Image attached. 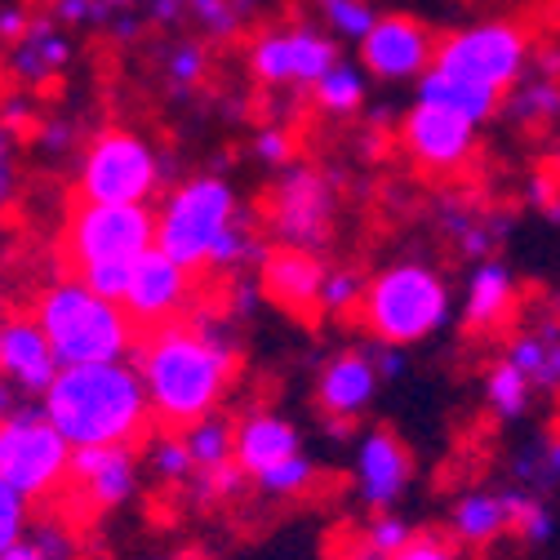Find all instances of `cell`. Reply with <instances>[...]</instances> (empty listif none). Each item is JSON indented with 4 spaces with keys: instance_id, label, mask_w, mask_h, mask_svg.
Masks as SVG:
<instances>
[{
    "instance_id": "6da1fadb",
    "label": "cell",
    "mask_w": 560,
    "mask_h": 560,
    "mask_svg": "<svg viewBox=\"0 0 560 560\" xmlns=\"http://www.w3.org/2000/svg\"><path fill=\"white\" fill-rule=\"evenodd\" d=\"M133 370L143 378L152 418L183 432L196 418L219 413V400L236 374V347L219 325L174 320L143 338Z\"/></svg>"
},
{
    "instance_id": "7a4b0ae2",
    "label": "cell",
    "mask_w": 560,
    "mask_h": 560,
    "mask_svg": "<svg viewBox=\"0 0 560 560\" xmlns=\"http://www.w3.org/2000/svg\"><path fill=\"white\" fill-rule=\"evenodd\" d=\"M40 409L72 450L133 445L152 418L143 378L125 361L58 370V378L40 396Z\"/></svg>"
},
{
    "instance_id": "3957f363",
    "label": "cell",
    "mask_w": 560,
    "mask_h": 560,
    "mask_svg": "<svg viewBox=\"0 0 560 560\" xmlns=\"http://www.w3.org/2000/svg\"><path fill=\"white\" fill-rule=\"evenodd\" d=\"M32 320L49 338L62 370L125 361L133 352V320L125 316V307L94 294L81 276H62L45 285Z\"/></svg>"
},
{
    "instance_id": "277c9868",
    "label": "cell",
    "mask_w": 560,
    "mask_h": 560,
    "mask_svg": "<svg viewBox=\"0 0 560 560\" xmlns=\"http://www.w3.org/2000/svg\"><path fill=\"white\" fill-rule=\"evenodd\" d=\"M156 249V214L148 205H77L67 223V258L85 285L112 303L125 299V285L138 258Z\"/></svg>"
},
{
    "instance_id": "5b68a950",
    "label": "cell",
    "mask_w": 560,
    "mask_h": 560,
    "mask_svg": "<svg viewBox=\"0 0 560 560\" xmlns=\"http://www.w3.org/2000/svg\"><path fill=\"white\" fill-rule=\"evenodd\" d=\"M361 325L392 347H413L436 338L454 316L450 280L432 262H392L365 280L361 294Z\"/></svg>"
},
{
    "instance_id": "8992f818",
    "label": "cell",
    "mask_w": 560,
    "mask_h": 560,
    "mask_svg": "<svg viewBox=\"0 0 560 560\" xmlns=\"http://www.w3.org/2000/svg\"><path fill=\"white\" fill-rule=\"evenodd\" d=\"M245 223L241 196L223 174H196L178 183L156 214V249L187 271H209L219 241Z\"/></svg>"
},
{
    "instance_id": "52a82bcc",
    "label": "cell",
    "mask_w": 560,
    "mask_h": 560,
    "mask_svg": "<svg viewBox=\"0 0 560 560\" xmlns=\"http://www.w3.org/2000/svg\"><path fill=\"white\" fill-rule=\"evenodd\" d=\"M529 58H534V45L516 23L485 19V23H467L450 36H441L436 54H432V67L445 77H454V81L508 94L529 72Z\"/></svg>"
},
{
    "instance_id": "ba28073f",
    "label": "cell",
    "mask_w": 560,
    "mask_h": 560,
    "mask_svg": "<svg viewBox=\"0 0 560 560\" xmlns=\"http://www.w3.org/2000/svg\"><path fill=\"white\" fill-rule=\"evenodd\" d=\"M165 161L148 138L107 129L81 156V196L94 205H148L161 191Z\"/></svg>"
},
{
    "instance_id": "9c48e42d",
    "label": "cell",
    "mask_w": 560,
    "mask_h": 560,
    "mask_svg": "<svg viewBox=\"0 0 560 560\" xmlns=\"http://www.w3.org/2000/svg\"><path fill=\"white\" fill-rule=\"evenodd\" d=\"M72 467V445L58 436V428L45 418V409H14L5 423H0V480H5L14 494L45 499L67 480Z\"/></svg>"
},
{
    "instance_id": "30bf717a",
    "label": "cell",
    "mask_w": 560,
    "mask_h": 560,
    "mask_svg": "<svg viewBox=\"0 0 560 560\" xmlns=\"http://www.w3.org/2000/svg\"><path fill=\"white\" fill-rule=\"evenodd\" d=\"M334 183L312 165H285L276 170L271 205H267V228L280 249H303L316 254L334 232Z\"/></svg>"
},
{
    "instance_id": "8fae6325",
    "label": "cell",
    "mask_w": 560,
    "mask_h": 560,
    "mask_svg": "<svg viewBox=\"0 0 560 560\" xmlns=\"http://www.w3.org/2000/svg\"><path fill=\"white\" fill-rule=\"evenodd\" d=\"M338 62V40L320 27H267L249 45V72L267 90H312Z\"/></svg>"
},
{
    "instance_id": "7c38bea8",
    "label": "cell",
    "mask_w": 560,
    "mask_h": 560,
    "mask_svg": "<svg viewBox=\"0 0 560 560\" xmlns=\"http://www.w3.org/2000/svg\"><path fill=\"white\" fill-rule=\"evenodd\" d=\"M480 125H471L467 116H458L454 107H441V103H423L418 98L405 120H400V148L405 156L428 170V174H454L471 161L476 152V133Z\"/></svg>"
},
{
    "instance_id": "4fadbf2b",
    "label": "cell",
    "mask_w": 560,
    "mask_h": 560,
    "mask_svg": "<svg viewBox=\"0 0 560 560\" xmlns=\"http://www.w3.org/2000/svg\"><path fill=\"white\" fill-rule=\"evenodd\" d=\"M413 480V450L392 428H370L352 450V485L370 512H392Z\"/></svg>"
},
{
    "instance_id": "5bb4252c",
    "label": "cell",
    "mask_w": 560,
    "mask_h": 560,
    "mask_svg": "<svg viewBox=\"0 0 560 560\" xmlns=\"http://www.w3.org/2000/svg\"><path fill=\"white\" fill-rule=\"evenodd\" d=\"M361 49V67L370 81L383 85H400V81H418L432 67L436 40L428 36L423 23H413L405 14H383L374 23V32L357 45Z\"/></svg>"
},
{
    "instance_id": "9a60e30c",
    "label": "cell",
    "mask_w": 560,
    "mask_h": 560,
    "mask_svg": "<svg viewBox=\"0 0 560 560\" xmlns=\"http://www.w3.org/2000/svg\"><path fill=\"white\" fill-rule=\"evenodd\" d=\"M191 294H196V290H191V271L178 267L174 258H165L161 249H152V254L138 258L129 285H125L120 307H125V316H129L133 325L161 329V325H174V320L187 312Z\"/></svg>"
},
{
    "instance_id": "2e32d148",
    "label": "cell",
    "mask_w": 560,
    "mask_h": 560,
    "mask_svg": "<svg viewBox=\"0 0 560 560\" xmlns=\"http://www.w3.org/2000/svg\"><path fill=\"white\" fill-rule=\"evenodd\" d=\"M67 480L77 485V499L90 512L125 508L138 494V458L129 445H98V450H72Z\"/></svg>"
},
{
    "instance_id": "e0dca14e",
    "label": "cell",
    "mask_w": 560,
    "mask_h": 560,
    "mask_svg": "<svg viewBox=\"0 0 560 560\" xmlns=\"http://www.w3.org/2000/svg\"><path fill=\"white\" fill-rule=\"evenodd\" d=\"M58 357L49 338L32 316H5L0 320V378L27 396H45L49 383L58 378Z\"/></svg>"
},
{
    "instance_id": "ac0fdd59",
    "label": "cell",
    "mask_w": 560,
    "mask_h": 560,
    "mask_svg": "<svg viewBox=\"0 0 560 560\" xmlns=\"http://www.w3.org/2000/svg\"><path fill=\"white\" fill-rule=\"evenodd\" d=\"M378 387H383V374L374 365V352H338L325 361L316 378V405L329 418H338V423H352V418L374 409Z\"/></svg>"
},
{
    "instance_id": "d6986e66",
    "label": "cell",
    "mask_w": 560,
    "mask_h": 560,
    "mask_svg": "<svg viewBox=\"0 0 560 560\" xmlns=\"http://www.w3.org/2000/svg\"><path fill=\"white\" fill-rule=\"evenodd\" d=\"M303 454V436L299 428L290 423L285 413H276V409H249L241 423H236V467L258 480L267 476L276 463H285Z\"/></svg>"
},
{
    "instance_id": "ffe728a7",
    "label": "cell",
    "mask_w": 560,
    "mask_h": 560,
    "mask_svg": "<svg viewBox=\"0 0 560 560\" xmlns=\"http://www.w3.org/2000/svg\"><path fill=\"white\" fill-rule=\"evenodd\" d=\"M325 267L316 254L303 249H271L258 262V290L285 312H312L320 299Z\"/></svg>"
},
{
    "instance_id": "44dd1931",
    "label": "cell",
    "mask_w": 560,
    "mask_h": 560,
    "mask_svg": "<svg viewBox=\"0 0 560 560\" xmlns=\"http://www.w3.org/2000/svg\"><path fill=\"white\" fill-rule=\"evenodd\" d=\"M521 299L516 271L503 258H480L463 285V325L467 329H499Z\"/></svg>"
},
{
    "instance_id": "7402d4cb",
    "label": "cell",
    "mask_w": 560,
    "mask_h": 560,
    "mask_svg": "<svg viewBox=\"0 0 560 560\" xmlns=\"http://www.w3.org/2000/svg\"><path fill=\"white\" fill-rule=\"evenodd\" d=\"M67 58H72V36H67L54 19H36L14 36L10 72L19 81H27V85H45V81H54L62 72Z\"/></svg>"
},
{
    "instance_id": "603a6c76",
    "label": "cell",
    "mask_w": 560,
    "mask_h": 560,
    "mask_svg": "<svg viewBox=\"0 0 560 560\" xmlns=\"http://www.w3.org/2000/svg\"><path fill=\"white\" fill-rule=\"evenodd\" d=\"M499 116H503L512 129H525V133H547V129H556V125H560V77L529 67V72L503 94Z\"/></svg>"
},
{
    "instance_id": "cb8c5ba5",
    "label": "cell",
    "mask_w": 560,
    "mask_h": 560,
    "mask_svg": "<svg viewBox=\"0 0 560 560\" xmlns=\"http://www.w3.org/2000/svg\"><path fill=\"white\" fill-rule=\"evenodd\" d=\"M450 529L467 547H489L494 538H503L512 529V489H499V494L471 489V494H463L450 512Z\"/></svg>"
},
{
    "instance_id": "d4e9b609",
    "label": "cell",
    "mask_w": 560,
    "mask_h": 560,
    "mask_svg": "<svg viewBox=\"0 0 560 560\" xmlns=\"http://www.w3.org/2000/svg\"><path fill=\"white\" fill-rule=\"evenodd\" d=\"M418 98H423V103H441V107H454V112L467 116L471 125L494 120L499 107H503V94L480 90V85H467V81H454V77L436 72V67H428V72L418 77Z\"/></svg>"
},
{
    "instance_id": "484cf974",
    "label": "cell",
    "mask_w": 560,
    "mask_h": 560,
    "mask_svg": "<svg viewBox=\"0 0 560 560\" xmlns=\"http://www.w3.org/2000/svg\"><path fill=\"white\" fill-rule=\"evenodd\" d=\"M312 98L325 116H357L370 98V77H365V67L361 62H334L329 72L312 85Z\"/></svg>"
},
{
    "instance_id": "4316f807",
    "label": "cell",
    "mask_w": 560,
    "mask_h": 560,
    "mask_svg": "<svg viewBox=\"0 0 560 560\" xmlns=\"http://www.w3.org/2000/svg\"><path fill=\"white\" fill-rule=\"evenodd\" d=\"M183 445H187L196 471H214L223 463H236V423H228V413L196 418L191 428H183Z\"/></svg>"
},
{
    "instance_id": "83f0119b",
    "label": "cell",
    "mask_w": 560,
    "mask_h": 560,
    "mask_svg": "<svg viewBox=\"0 0 560 560\" xmlns=\"http://www.w3.org/2000/svg\"><path fill=\"white\" fill-rule=\"evenodd\" d=\"M529 400H534V383L516 365H508V361L489 365V374H485V405H489V413L503 418V423H512V418H521L529 409Z\"/></svg>"
},
{
    "instance_id": "f1b7e54d",
    "label": "cell",
    "mask_w": 560,
    "mask_h": 560,
    "mask_svg": "<svg viewBox=\"0 0 560 560\" xmlns=\"http://www.w3.org/2000/svg\"><path fill=\"white\" fill-rule=\"evenodd\" d=\"M320 19H325V27H329L334 40L361 45L383 14L370 5V0H320Z\"/></svg>"
},
{
    "instance_id": "f546056e",
    "label": "cell",
    "mask_w": 560,
    "mask_h": 560,
    "mask_svg": "<svg viewBox=\"0 0 560 560\" xmlns=\"http://www.w3.org/2000/svg\"><path fill=\"white\" fill-rule=\"evenodd\" d=\"M316 480H320V467L307 454H294L285 463H276L267 476H258L254 485L262 489L267 499H303V494H312V489H316Z\"/></svg>"
},
{
    "instance_id": "4dcf8cb0",
    "label": "cell",
    "mask_w": 560,
    "mask_h": 560,
    "mask_svg": "<svg viewBox=\"0 0 560 560\" xmlns=\"http://www.w3.org/2000/svg\"><path fill=\"white\" fill-rule=\"evenodd\" d=\"M148 471L161 480V485H191L196 480V463L183 445V432H165L148 445Z\"/></svg>"
},
{
    "instance_id": "1f68e13d",
    "label": "cell",
    "mask_w": 560,
    "mask_h": 560,
    "mask_svg": "<svg viewBox=\"0 0 560 560\" xmlns=\"http://www.w3.org/2000/svg\"><path fill=\"white\" fill-rule=\"evenodd\" d=\"M512 529L521 534L525 547H547L556 538V516L542 503V494H525V489H512Z\"/></svg>"
},
{
    "instance_id": "d6a6232c",
    "label": "cell",
    "mask_w": 560,
    "mask_h": 560,
    "mask_svg": "<svg viewBox=\"0 0 560 560\" xmlns=\"http://www.w3.org/2000/svg\"><path fill=\"white\" fill-rule=\"evenodd\" d=\"M516 476L525 480V494H542V489L560 485V436H542L529 454H521Z\"/></svg>"
},
{
    "instance_id": "836d02e7",
    "label": "cell",
    "mask_w": 560,
    "mask_h": 560,
    "mask_svg": "<svg viewBox=\"0 0 560 560\" xmlns=\"http://www.w3.org/2000/svg\"><path fill=\"white\" fill-rule=\"evenodd\" d=\"M361 294H365V280L357 271H338V267H325V280H320V299L316 307L329 312V316H342V312H357L361 307Z\"/></svg>"
},
{
    "instance_id": "e575fe53",
    "label": "cell",
    "mask_w": 560,
    "mask_h": 560,
    "mask_svg": "<svg viewBox=\"0 0 560 560\" xmlns=\"http://www.w3.org/2000/svg\"><path fill=\"white\" fill-rule=\"evenodd\" d=\"M183 14L196 19V27L205 36H214V40H228L241 32V10L232 5V0H183Z\"/></svg>"
},
{
    "instance_id": "d590c367",
    "label": "cell",
    "mask_w": 560,
    "mask_h": 560,
    "mask_svg": "<svg viewBox=\"0 0 560 560\" xmlns=\"http://www.w3.org/2000/svg\"><path fill=\"white\" fill-rule=\"evenodd\" d=\"M205 72H209V54H205V45L183 40V45L170 49V58H165V77H170L174 90H196V85L205 81Z\"/></svg>"
},
{
    "instance_id": "8d00e7d4",
    "label": "cell",
    "mask_w": 560,
    "mask_h": 560,
    "mask_svg": "<svg viewBox=\"0 0 560 560\" xmlns=\"http://www.w3.org/2000/svg\"><path fill=\"white\" fill-rule=\"evenodd\" d=\"M254 258H258V241H254V232H249L245 223H236V228L219 241L214 258H209V271H245ZM258 262H262V258H258Z\"/></svg>"
},
{
    "instance_id": "74e56055",
    "label": "cell",
    "mask_w": 560,
    "mask_h": 560,
    "mask_svg": "<svg viewBox=\"0 0 560 560\" xmlns=\"http://www.w3.org/2000/svg\"><path fill=\"white\" fill-rule=\"evenodd\" d=\"M409 538H413V525H409L405 516H396V512H374V521L365 525V538H361V542L392 560Z\"/></svg>"
},
{
    "instance_id": "f35d334b",
    "label": "cell",
    "mask_w": 560,
    "mask_h": 560,
    "mask_svg": "<svg viewBox=\"0 0 560 560\" xmlns=\"http://www.w3.org/2000/svg\"><path fill=\"white\" fill-rule=\"evenodd\" d=\"M245 480H249V476H245L236 463H223V467H214V471H196L191 489H196V499L214 503V499H236Z\"/></svg>"
},
{
    "instance_id": "ab89813d",
    "label": "cell",
    "mask_w": 560,
    "mask_h": 560,
    "mask_svg": "<svg viewBox=\"0 0 560 560\" xmlns=\"http://www.w3.org/2000/svg\"><path fill=\"white\" fill-rule=\"evenodd\" d=\"M23 529H27V499L14 494V489L0 480V556H5L19 538H27Z\"/></svg>"
},
{
    "instance_id": "60d3db41",
    "label": "cell",
    "mask_w": 560,
    "mask_h": 560,
    "mask_svg": "<svg viewBox=\"0 0 560 560\" xmlns=\"http://www.w3.org/2000/svg\"><path fill=\"white\" fill-rule=\"evenodd\" d=\"M120 5H112V0H54V14L58 23L67 27H90V23H112Z\"/></svg>"
},
{
    "instance_id": "b9f144b4",
    "label": "cell",
    "mask_w": 560,
    "mask_h": 560,
    "mask_svg": "<svg viewBox=\"0 0 560 560\" xmlns=\"http://www.w3.org/2000/svg\"><path fill=\"white\" fill-rule=\"evenodd\" d=\"M254 156L267 165V170H285L294 165V143H290V133L285 129H258L254 133Z\"/></svg>"
},
{
    "instance_id": "7bdbcfd3",
    "label": "cell",
    "mask_w": 560,
    "mask_h": 560,
    "mask_svg": "<svg viewBox=\"0 0 560 560\" xmlns=\"http://www.w3.org/2000/svg\"><path fill=\"white\" fill-rule=\"evenodd\" d=\"M560 392V325L547 320L542 325V361H538V374H534V392Z\"/></svg>"
},
{
    "instance_id": "ee69618b",
    "label": "cell",
    "mask_w": 560,
    "mask_h": 560,
    "mask_svg": "<svg viewBox=\"0 0 560 560\" xmlns=\"http://www.w3.org/2000/svg\"><path fill=\"white\" fill-rule=\"evenodd\" d=\"M32 542H36V551L45 556V560H77V538L67 534L62 525H36L32 529Z\"/></svg>"
},
{
    "instance_id": "f6af8a7d",
    "label": "cell",
    "mask_w": 560,
    "mask_h": 560,
    "mask_svg": "<svg viewBox=\"0 0 560 560\" xmlns=\"http://www.w3.org/2000/svg\"><path fill=\"white\" fill-rule=\"evenodd\" d=\"M392 560H454V547L436 534H413Z\"/></svg>"
},
{
    "instance_id": "bcb514c9",
    "label": "cell",
    "mask_w": 560,
    "mask_h": 560,
    "mask_svg": "<svg viewBox=\"0 0 560 560\" xmlns=\"http://www.w3.org/2000/svg\"><path fill=\"white\" fill-rule=\"evenodd\" d=\"M374 365L383 374V383H400L409 374V347H392V342H378L374 347Z\"/></svg>"
},
{
    "instance_id": "7dc6e473",
    "label": "cell",
    "mask_w": 560,
    "mask_h": 560,
    "mask_svg": "<svg viewBox=\"0 0 560 560\" xmlns=\"http://www.w3.org/2000/svg\"><path fill=\"white\" fill-rule=\"evenodd\" d=\"M27 27V14L19 10V5H5L0 10V36H19Z\"/></svg>"
},
{
    "instance_id": "c3c4849f",
    "label": "cell",
    "mask_w": 560,
    "mask_h": 560,
    "mask_svg": "<svg viewBox=\"0 0 560 560\" xmlns=\"http://www.w3.org/2000/svg\"><path fill=\"white\" fill-rule=\"evenodd\" d=\"M0 560H45V556L36 551V542H32V534H27V538H19V542H14L5 556H0Z\"/></svg>"
},
{
    "instance_id": "681fc988",
    "label": "cell",
    "mask_w": 560,
    "mask_h": 560,
    "mask_svg": "<svg viewBox=\"0 0 560 560\" xmlns=\"http://www.w3.org/2000/svg\"><path fill=\"white\" fill-rule=\"evenodd\" d=\"M10 196H14V161L0 156V209H5Z\"/></svg>"
},
{
    "instance_id": "f907efd6",
    "label": "cell",
    "mask_w": 560,
    "mask_h": 560,
    "mask_svg": "<svg viewBox=\"0 0 560 560\" xmlns=\"http://www.w3.org/2000/svg\"><path fill=\"white\" fill-rule=\"evenodd\" d=\"M40 143H45L49 152H58V148H67V143H72V129H67V125H49Z\"/></svg>"
},
{
    "instance_id": "816d5d0a",
    "label": "cell",
    "mask_w": 560,
    "mask_h": 560,
    "mask_svg": "<svg viewBox=\"0 0 560 560\" xmlns=\"http://www.w3.org/2000/svg\"><path fill=\"white\" fill-rule=\"evenodd\" d=\"M14 409H19V405H14V387H10L5 378H0V423H5V418H10Z\"/></svg>"
},
{
    "instance_id": "f5cc1de1",
    "label": "cell",
    "mask_w": 560,
    "mask_h": 560,
    "mask_svg": "<svg viewBox=\"0 0 560 560\" xmlns=\"http://www.w3.org/2000/svg\"><path fill=\"white\" fill-rule=\"evenodd\" d=\"M10 148H14V125L0 116V156H10Z\"/></svg>"
},
{
    "instance_id": "db71d44e",
    "label": "cell",
    "mask_w": 560,
    "mask_h": 560,
    "mask_svg": "<svg viewBox=\"0 0 560 560\" xmlns=\"http://www.w3.org/2000/svg\"><path fill=\"white\" fill-rule=\"evenodd\" d=\"M232 5L241 10V19H249V14H258V10L267 5V0H232Z\"/></svg>"
},
{
    "instance_id": "11a10c76",
    "label": "cell",
    "mask_w": 560,
    "mask_h": 560,
    "mask_svg": "<svg viewBox=\"0 0 560 560\" xmlns=\"http://www.w3.org/2000/svg\"><path fill=\"white\" fill-rule=\"evenodd\" d=\"M547 307H551V320L560 325V290H551V299H547Z\"/></svg>"
},
{
    "instance_id": "9f6ffc18",
    "label": "cell",
    "mask_w": 560,
    "mask_h": 560,
    "mask_svg": "<svg viewBox=\"0 0 560 560\" xmlns=\"http://www.w3.org/2000/svg\"><path fill=\"white\" fill-rule=\"evenodd\" d=\"M112 5H125V10H133V5H148V0H112Z\"/></svg>"
},
{
    "instance_id": "6f0895ef",
    "label": "cell",
    "mask_w": 560,
    "mask_h": 560,
    "mask_svg": "<svg viewBox=\"0 0 560 560\" xmlns=\"http://www.w3.org/2000/svg\"><path fill=\"white\" fill-rule=\"evenodd\" d=\"M0 320H5V294H0Z\"/></svg>"
},
{
    "instance_id": "680465c9",
    "label": "cell",
    "mask_w": 560,
    "mask_h": 560,
    "mask_svg": "<svg viewBox=\"0 0 560 560\" xmlns=\"http://www.w3.org/2000/svg\"><path fill=\"white\" fill-rule=\"evenodd\" d=\"M316 5H320V0H316Z\"/></svg>"
}]
</instances>
